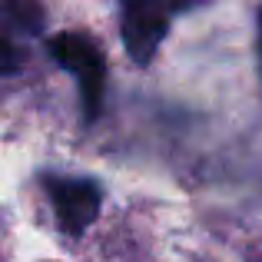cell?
<instances>
[{"mask_svg": "<svg viewBox=\"0 0 262 262\" xmlns=\"http://www.w3.org/2000/svg\"><path fill=\"white\" fill-rule=\"evenodd\" d=\"M47 50L57 60L60 70H67L70 77H77L80 90V106H83V120L93 123L100 116L103 106V90H106V63L103 53L86 33L77 30H60L47 40Z\"/></svg>", "mask_w": 262, "mask_h": 262, "instance_id": "1", "label": "cell"}, {"mask_svg": "<svg viewBox=\"0 0 262 262\" xmlns=\"http://www.w3.org/2000/svg\"><path fill=\"white\" fill-rule=\"evenodd\" d=\"M192 0H123L120 37L129 60L146 67L160 53L176 13H183Z\"/></svg>", "mask_w": 262, "mask_h": 262, "instance_id": "2", "label": "cell"}, {"mask_svg": "<svg viewBox=\"0 0 262 262\" xmlns=\"http://www.w3.org/2000/svg\"><path fill=\"white\" fill-rule=\"evenodd\" d=\"M43 192L53 206L60 232L67 236H83L96 223L103 206V189L90 176H60V173H43L40 176Z\"/></svg>", "mask_w": 262, "mask_h": 262, "instance_id": "3", "label": "cell"}, {"mask_svg": "<svg viewBox=\"0 0 262 262\" xmlns=\"http://www.w3.org/2000/svg\"><path fill=\"white\" fill-rule=\"evenodd\" d=\"M37 27V13L30 0H0V77H10L24 67L27 47L24 40Z\"/></svg>", "mask_w": 262, "mask_h": 262, "instance_id": "4", "label": "cell"}, {"mask_svg": "<svg viewBox=\"0 0 262 262\" xmlns=\"http://www.w3.org/2000/svg\"><path fill=\"white\" fill-rule=\"evenodd\" d=\"M259 63H262V7H259Z\"/></svg>", "mask_w": 262, "mask_h": 262, "instance_id": "5", "label": "cell"}]
</instances>
